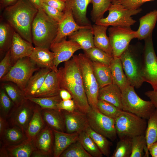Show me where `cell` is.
I'll use <instances>...</instances> for the list:
<instances>
[{
    "mask_svg": "<svg viewBox=\"0 0 157 157\" xmlns=\"http://www.w3.org/2000/svg\"><path fill=\"white\" fill-rule=\"evenodd\" d=\"M36 104L25 98L21 104L15 106L7 119L9 124L19 127L25 133L33 114Z\"/></svg>",
    "mask_w": 157,
    "mask_h": 157,
    "instance_id": "obj_13",
    "label": "cell"
},
{
    "mask_svg": "<svg viewBox=\"0 0 157 157\" xmlns=\"http://www.w3.org/2000/svg\"><path fill=\"white\" fill-rule=\"evenodd\" d=\"M50 49L54 54V67L58 69L57 67L60 63L69 60L74 53L81 48L76 42L65 39L58 42H53Z\"/></svg>",
    "mask_w": 157,
    "mask_h": 157,
    "instance_id": "obj_14",
    "label": "cell"
},
{
    "mask_svg": "<svg viewBox=\"0 0 157 157\" xmlns=\"http://www.w3.org/2000/svg\"><path fill=\"white\" fill-rule=\"evenodd\" d=\"M6 147L9 157H30L35 150L32 141L28 139L17 144Z\"/></svg>",
    "mask_w": 157,
    "mask_h": 157,
    "instance_id": "obj_33",
    "label": "cell"
},
{
    "mask_svg": "<svg viewBox=\"0 0 157 157\" xmlns=\"http://www.w3.org/2000/svg\"><path fill=\"white\" fill-rule=\"evenodd\" d=\"M92 4L91 12L92 20L95 22L103 18L104 15L108 10L112 0H91Z\"/></svg>",
    "mask_w": 157,
    "mask_h": 157,
    "instance_id": "obj_40",
    "label": "cell"
},
{
    "mask_svg": "<svg viewBox=\"0 0 157 157\" xmlns=\"http://www.w3.org/2000/svg\"><path fill=\"white\" fill-rule=\"evenodd\" d=\"M43 118L45 124L53 130L65 132V122L61 111L51 109L41 110Z\"/></svg>",
    "mask_w": 157,
    "mask_h": 157,
    "instance_id": "obj_26",
    "label": "cell"
},
{
    "mask_svg": "<svg viewBox=\"0 0 157 157\" xmlns=\"http://www.w3.org/2000/svg\"><path fill=\"white\" fill-rule=\"evenodd\" d=\"M19 0H0L1 8H6L13 5Z\"/></svg>",
    "mask_w": 157,
    "mask_h": 157,
    "instance_id": "obj_55",
    "label": "cell"
},
{
    "mask_svg": "<svg viewBox=\"0 0 157 157\" xmlns=\"http://www.w3.org/2000/svg\"><path fill=\"white\" fill-rule=\"evenodd\" d=\"M6 82L1 84V88L5 90L16 106L19 105L25 99L24 91L14 83Z\"/></svg>",
    "mask_w": 157,
    "mask_h": 157,
    "instance_id": "obj_36",
    "label": "cell"
},
{
    "mask_svg": "<svg viewBox=\"0 0 157 157\" xmlns=\"http://www.w3.org/2000/svg\"><path fill=\"white\" fill-rule=\"evenodd\" d=\"M59 94L62 100H65L72 99V97L70 93L65 89H61Z\"/></svg>",
    "mask_w": 157,
    "mask_h": 157,
    "instance_id": "obj_53",
    "label": "cell"
},
{
    "mask_svg": "<svg viewBox=\"0 0 157 157\" xmlns=\"http://www.w3.org/2000/svg\"><path fill=\"white\" fill-rule=\"evenodd\" d=\"M54 136L53 130L46 124L32 141L36 150L53 156Z\"/></svg>",
    "mask_w": 157,
    "mask_h": 157,
    "instance_id": "obj_18",
    "label": "cell"
},
{
    "mask_svg": "<svg viewBox=\"0 0 157 157\" xmlns=\"http://www.w3.org/2000/svg\"><path fill=\"white\" fill-rule=\"evenodd\" d=\"M85 150L92 157H102L103 154L91 138L85 131L79 133L78 139Z\"/></svg>",
    "mask_w": 157,
    "mask_h": 157,
    "instance_id": "obj_38",
    "label": "cell"
},
{
    "mask_svg": "<svg viewBox=\"0 0 157 157\" xmlns=\"http://www.w3.org/2000/svg\"><path fill=\"white\" fill-rule=\"evenodd\" d=\"M132 153L131 138L125 137L120 139L117 144L111 157H130Z\"/></svg>",
    "mask_w": 157,
    "mask_h": 157,
    "instance_id": "obj_45",
    "label": "cell"
},
{
    "mask_svg": "<svg viewBox=\"0 0 157 157\" xmlns=\"http://www.w3.org/2000/svg\"><path fill=\"white\" fill-rule=\"evenodd\" d=\"M8 124L7 119L0 116V137Z\"/></svg>",
    "mask_w": 157,
    "mask_h": 157,
    "instance_id": "obj_54",
    "label": "cell"
},
{
    "mask_svg": "<svg viewBox=\"0 0 157 157\" xmlns=\"http://www.w3.org/2000/svg\"><path fill=\"white\" fill-rule=\"evenodd\" d=\"M38 10L29 0H19L14 4L6 8L4 15L16 32L32 43V26Z\"/></svg>",
    "mask_w": 157,
    "mask_h": 157,
    "instance_id": "obj_2",
    "label": "cell"
},
{
    "mask_svg": "<svg viewBox=\"0 0 157 157\" xmlns=\"http://www.w3.org/2000/svg\"><path fill=\"white\" fill-rule=\"evenodd\" d=\"M58 72L51 70L48 73L42 85L33 97H47L59 94L61 88Z\"/></svg>",
    "mask_w": 157,
    "mask_h": 157,
    "instance_id": "obj_20",
    "label": "cell"
},
{
    "mask_svg": "<svg viewBox=\"0 0 157 157\" xmlns=\"http://www.w3.org/2000/svg\"><path fill=\"white\" fill-rule=\"evenodd\" d=\"M58 110L61 111L64 110L68 112H72L76 109L75 103L72 99L62 100L57 105Z\"/></svg>",
    "mask_w": 157,
    "mask_h": 157,
    "instance_id": "obj_50",
    "label": "cell"
},
{
    "mask_svg": "<svg viewBox=\"0 0 157 157\" xmlns=\"http://www.w3.org/2000/svg\"><path fill=\"white\" fill-rule=\"evenodd\" d=\"M53 131L54 136L53 156L59 157L70 145L78 140L79 133H69Z\"/></svg>",
    "mask_w": 157,
    "mask_h": 157,
    "instance_id": "obj_21",
    "label": "cell"
},
{
    "mask_svg": "<svg viewBox=\"0 0 157 157\" xmlns=\"http://www.w3.org/2000/svg\"><path fill=\"white\" fill-rule=\"evenodd\" d=\"M0 139V143L6 146L17 144L27 139L25 133L20 128L9 124Z\"/></svg>",
    "mask_w": 157,
    "mask_h": 157,
    "instance_id": "obj_27",
    "label": "cell"
},
{
    "mask_svg": "<svg viewBox=\"0 0 157 157\" xmlns=\"http://www.w3.org/2000/svg\"><path fill=\"white\" fill-rule=\"evenodd\" d=\"M148 149L152 157H157V142L151 145Z\"/></svg>",
    "mask_w": 157,
    "mask_h": 157,
    "instance_id": "obj_56",
    "label": "cell"
},
{
    "mask_svg": "<svg viewBox=\"0 0 157 157\" xmlns=\"http://www.w3.org/2000/svg\"><path fill=\"white\" fill-rule=\"evenodd\" d=\"M33 47L32 43L23 39L15 30L10 49L13 66L19 59L29 57Z\"/></svg>",
    "mask_w": 157,
    "mask_h": 157,
    "instance_id": "obj_17",
    "label": "cell"
},
{
    "mask_svg": "<svg viewBox=\"0 0 157 157\" xmlns=\"http://www.w3.org/2000/svg\"><path fill=\"white\" fill-rule=\"evenodd\" d=\"M92 26L95 46L113 56L110 39L106 33L108 27L95 24Z\"/></svg>",
    "mask_w": 157,
    "mask_h": 157,
    "instance_id": "obj_25",
    "label": "cell"
},
{
    "mask_svg": "<svg viewBox=\"0 0 157 157\" xmlns=\"http://www.w3.org/2000/svg\"><path fill=\"white\" fill-rule=\"evenodd\" d=\"M91 138L103 155L109 157L110 154V147L112 143L103 135L97 133L88 125L84 131Z\"/></svg>",
    "mask_w": 157,
    "mask_h": 157,
    "instance_id": "obj_34",
    "label": "cell"
},
{
    "mask_svg": "<svg viewBox=\"0 0 157 157\" xmlns=\"http://www.w3.org/2000/svg\"><path fill=\"white\" fill-rule=\"evenodd\" d=\"M108 10L109 14L106 18H102L95 22L98 25L108 27L123 26H131L136 22L131 16L136 15L142 11L140 8L129 9L121 6L112 3Z\"/></svg>",
    "mask_w": 157,
    "mask_h": 157,
    "instance_id": "obj_8",
    "label": "cell"
},
{
    "mask_svg": "<svg viewBox=\"0 0 157 157\" xmlns=\"http://www.w3.org/2000/svg\"><path fill=\"white\" fill-rule=\"evenodd\" d=\"M34 4L38 9L42 8V4L43 3V0H29Z\"/></svg>",
    "mask_w": 157,
    "mask_h": 157,
    "instance_id": "obj_59",
    "label": "cell"
},
{
    "mask_svg": "<svg viewBox=\"0 0 157 157\" xmlns=\"http://www.w3.org/2000/svg\"><path fill=\"white\" fill-rule=\"evenodd\" d=\"M74 56L79 66L89 104L92 109L97 110L99 88L93 72L92 61L84 53Z\"/></svg>",
    "mask_w": 157,
    "mask_h": 157,
    "instance_id": "obj_4",
    "label": "cell"
},
{
    "mask_svg": "<svg viewBox=\"0 0 157 157\" xmlns=\"http://www.w3.org/2000/svg\"><path fill=\"white\" fill-rule=\"evenodd\" d=\"M51 156L45 152L39 150H35L32 153L31 157H49Z\"/></svg>",
    "mask_w": 157,
    "mask_h": 157,
    "instance_id": "obj_57",
    "label": "cell"
},
{
    "mask_svg": "<svg viewBox=\"0 0 157 157\" xmlns=\"http://www.w3.org/2000/svg\"><path fill=\"white\" fill-rule=\"evenodd\" d=\"M145 94L149 98L155 108L157 109V90L148 91L145 93Z\"/></svg>",
    "mask_w": 157,
    "mask_h": 157,
    "instance_id": "obj_52",
    "label": "cell"
},
{
    "mask_svg": "<svg viewBox=\"0 0 157 157\" xmlns=\"http://www.w3.org/2000/svg\"><path fill=\"white\" fill-rule=\"evenodd\" d=\"M60 157H92L84 149L78 140L70 145Z\"/></svg>",
    "mask_w": 157,
    "mask_h": 157,
    "instance_id": "obj_46",
    "label": "cell"
},
{
    "mask_svg": "<svg viewBox=\"0 0 157 157\" xmlns=\"http://www.w3.org/2000/svg\"><path fill=\"white\" fill-rule=\"evenodd\" d=\"M65 10H71L75 21L79 25H91L86 16L87 9L91 3V0H65Z\"/></svg>",
    "mask_w": 157,
    "mask_h": 157,
    "instance_id": "obj_19",
    "label": "cell"
},
{
    "mask_svg": "<svg viewBox=\"0 0 157 157\" xmlns=\"http://www.w3.org/2000/svg\"><path fill=\"white\" fill-rule=\"evenodd\" d=\"M40 69L29 57H24L18 60L0 81L14 83L24 91L30 78L35 72Z\"/></svg>",
    "mask_w": 157,
    "mask_h": 157,
    "instance_id": "obj_7",
    "label": "cell"
},
{
    "mask_svg": "<svg viewBox=\"0 0 157 157\" xmlns=\"http://www.w3.org/2000/svg\"><path fill=\"white\" fill-rule=\"evenodd\" d=\"M64 0V1H65V0Z\"/></svg>",
    "mask_w": 157,
    "mask_h": 157,
    "instance_id": "obj_60",
    "label": "cell"
},
{
    "mask_svg": "<svg viewBox=\"0 0 157 157\" xmlns=\"http://www.w3.org/2000/svg\"><path fill=\"white\" fill-rule=\"evenodd\" d=\"M13 66L9 50L0 63V79L8 73Z\"/></svg>",
    "mask_w": 157,
    "mask_h": 157,
    "instance_id": "obj_49",
    "label": "cell"
},
{
    "mask_svg": "<svg viewBox=\"0 0 157 157\" xmlns=\"http://www.w3.org/2000/svg\"><path fill=\"white\" fill-rule=\"evenodd\" d=\"M124 73L131 85L139 88L144 82L140 62L129 45L120 57Z\"/></svg>",
    "mask_w": 157,
    "mask_h": 157,
    "instance_id": "obj_10",
    "label": "cell"
},
{
    "mask_svg": "<svg viewBox=\"0 0 157 157\" xmlns=\"http://www.w3.org/2000/svg\"><path fill=\"white\" fill-rule=\"evenodd\" d=\"M0 157H9L6 146L2 144L0 147Z\"/></svg>",
    "mask_w": 157,
    "mask_h": 157,
    "instance_id": "obj_58",
    "label": "cell"
},
{
    "mask_svg": "<svg viewBox=\"0 0 157 157\" xmlns=\"http://www.w3.org/2000/svg\"><path fill=\"white\" fill-rule=\"evenodd\" d=\"M29 57L39 67L58 71L54 67V53L49 49L35 46Z\"/></svg>",
    "mask_w": 157,
    "mask_h": 157,
    "instance_id": "obj_22",
    "label": "cell"
},
{
    "mask_svg": "<svg viewBox=\"0 0 157 157\" xmlns=\"http://www.w3.org/2000/svg\"><path fill=\"white\" fill-rule=\"evenodd\" d=\"M25 98L39 105L41 110L51 109L58 110L57 104L62 100L59 94L50 97Z\"/></svg>",
    "mask_w": 157,
    "mask_h": 157,
    "instance_id": "obj_41",
    "label": "cell"
},
{
    "mask_svg": "<svg viewBox=\"0 0 157 157\" xmlns=\"http://www.w3.org/2000/svg\"><path fill=\"white\" fill-rule=\"evenodd\" d=\"M98 99L109 102L122 110V91L117 85L113 83L99 88Z\"/></svg>",
    "mask_w": 157,
    "mask_h": 157,
    "instance_id": "obj_23",
    "label": "cell"
},
{
    "mask_svg": "<svg viewBox=\"0 0 157 157\" xmlns=\"http://www.w3.org/2000/svg\"><path fill=\"white\" fill-rule=\"evenodd\" d=\"M45 125L42 117L41 109L36 104L33 114L25 132L27 139L32 141Z\"/></svg>",
    "mask_w": 157,
    "mask_h": 157,
    "instance_id": "obj_31",
    "label": "cell"
},
{
    "mask_svg": "<svg viewBox=\"0 0 157 157\" xmlns=\"http://www.w3.org/2000/svg\"><path fill=\"white\" fill-rule=\"evenodd\" d=\"M145 135L148 149L153 143L157 142V109H155L147 119Z\"/></svg>",
    "mask_w": 157,
    "mask_h": 157,
    "instance_id": "obj_37",
    "label": "cell"
},
{
    "mask_svg": "<svg viewBox=\"0 0 157 157\" xmlns=\"http://www.w3.org/2000/svg\"><path fill=\"white\" fill-rule=\"evenodd\" d=\"M132 153L130 157H142L145 150L149 153L145 135L136 136L131 138Z\"/></svg>",
    "mask_w": 157,
    "mask_h": 157,
    "instance_id": "obj_43",
    "label": "cell"
},
{
    "mask_svg": "<svg viewBox=\"0 0 157 157\" xmlns=\"http://www.w3.org/2000/svg\"><path fill=\"white\" fill-rule=\"evenodd\" d=\"M97 108L103 114L108 117L115 119L120 115L123 110L113 104L105 101L98 99Z\"/></svg>",
    "mask_w": 157,
    "mask_h": 157,
    "instance_id": "obj_44",
    "label": "cell"
},
{
    "mask_svg": "<svg viewBox=\"0 0 157 157\" xmlns=\"http://www.w3.org/2000/svg\"><path fill=\"white\" fill-rule=\"evenodd\" d=\"M58 72L61 88L70 93L76 109L86 113L91 107L86 95L79 66L74 55L71 59L65 62L64 66L59 68Z\"/></svg>",
    "mask_w": 157,
    "mask_h": 157,
    "instance_id": "obj_1",
    "label": "cell"
},
{
    "mask_svg": "<svg viewBox=\"0 0 157 157\" xmlns=\"http://www.w3.org/2000/svg\"><path fill=\"white\" fill-rule=\"evenodd\" d=\"M110 67L113 83L118 86L122 91L131 85L124 72L120 57H113Z\"/></svg>",
    "mask_w": 157,
    "mask_h": 157,
    "instance_id": "obj_29",
    "label": "cell"
},
{
    "mask_svg": "<svg viewBox=\"0 0 157 157\" xmlns=\"http://www.w3.org/2000/svg\"><path fill=\"white\" fill-rule=\"evenodd\" d=\"M43 3L64 12L66 6L65 1L63 0H43Z\"/></svg>",
    "mask_w": 157,
    "mask_h": 157,
    "instance_id": "obj_51",
    "label": "cell"
},
{
    "mask_svg": "<svg viewBox=\"0 0 157 157\" xmlns=\"http://www.w3.org/2000/svg\"><path fill=\"white\" fill-rule=\"evenodd\" d=\"M157 20V10L151 11L139 19L140 25L136 31V38L144 40L152 34Z\"/></svg>",
    "mask_w": 157,
    "mask_h": 157,
    "instance_id": "obj_24",
    "label": "cell"
},
{
    "mask_svg": "<svg viewBox=\"0 0 157 157\" xmlns=\"http://www.w3.org/2000/svg\"><path fill=\"white\" fill-rule=\"evenodd\" d=\"M64 12L63 17L58 23L57 35L53 42H60L80 29L92 28V25L86 26L79 25L75 21L71 10L65 9Z\"/></svg>",
    "mask_w": 157,
    "mask_h": 157,
    "instance_id": "obj_16",
    "label": "cell"
},
{
    "mask_svg": "<svg viewBox=\"0 0 157 157\" xmlns=\"http://www.w3.org/2000/svg\"><path fill=\"white\" fill-rule=\"evenodd\" d=\"M15 30L8 23L1 22L0 24V53L7 52L10 49Z\"/></svg>",
    "mask_w": 157,
    "mask_h": 157,
    "instance_id": "obj_35",
    "label": "cell"
},
{
    "mask_svg": "<svg viewBox=\"0 0 157 157\" xmlns=\"http://www.w3.org/2000/svg\"><path fill=\"white\" fill-rule=\"evenodd\" d=\"M154 0H112V3L129 9H136L146 2Z\"/></svg>",
    "mask_w": 157,
    "mask_h": 157,
    "instance_id": "obj_47",
    "label": "cell"
},
{
    "mask_svg": "<svg viewBox=\"0 0 157 157\" xmlns=\"http://www.w3.org/2000/svg\"><path fill=\"white\" fill-rule=\"evenodd\" d=\"M142 74L144 82L150 83L153 90H157V56L154 47L152 34L144 40Z\"/></svg>",
    "mask_w": 157,
    "mask_h": 157,
    "instance_id": "obj_9",
    "label": "cell"
},
{
    "mask_svg": "<svg viewBox=\"0 0 157 157\" xmlns=\"http://www.w3.org/2000/svg\"><path fill=\"white\" fill-rule=\"evenodd\" d=\"M42 8L45 13L50 17L58 22L63 19L64 12L43 3Z\"/></svg>",
    "mask_w": 157,
    "mask_h": 157,
    "instance_id": "obj_48",
    "label": "cell"
},
{
    "mask_svg": "<svg viewBox=\"0 0 157 157\" xmlns=\"http://www.w3.org/2000/svg\"><path fill=\"white\" fill-rule=\"evenodd\" d=\"M84 53L92 62L110 65L113 57L94 46L83 51Z\"/></svg>",
    "mask_w": 157,
    "mask_h": 157,
    "instance_id": "obj_39",
    "label": "cell"
},
{
    "mask_svg": "<svg viewBox=\"0 0 157 157\" xmlns=\"http://www.w3.org/2000/svg\"><path fill=\"white\" fill-rule=\"evenodd\" d=\"M134 88L130 85L122 91L123 110L148 119L156 108L150 101L141 99L135 92Z\"/></svg>",
    "mask_w": 157,
    "mask_h": 157,
    "instance_id": "obj_6",
    "label": "cell"
},
{
    "mask_svg": "<svg viewBox=\"0 0 157 157\" xmlns=\"http://www.w3.org/2000/svg\"><path fill=\"white\" fill-rule=\"evenodd\" d=\"M58 25V22L49 16L42 8H38L31 28L35 46L50 49L56 36Z\"/></svg>",
    "mask_w": 157,
    "mask_h": 157,
    "instance_id": "obj_3",
    "label": "cell"
},
{
    "mask_svg": "<svg viewBox=\"0 0 157 157\" xmlns=\"http://www.w3.org/2000/svg\"><path fill=\"white\" fill-rule=\"evenodd\" d=\"M68 38L69 40L78 43L83 51L95 46L92 28L80 29L69 35Z\"/></svg>",
    "mask_w": 157,
    "mask_h": 157,
    "instance_id": "obj_30",
    "label": "cell"
},
{
    "mask_svg": "<svg viewBox=\"0 0 157 157\" xmlns=\"http://www.w3.org/2000/svg\"><path fill=\"white\" fill-rule=\"evenodd\" d=\"M117 134L119 139L145 135L147 126L146 119L132 113L124 111L115 119Z\"/></svg>",
    "mask_w": 157,
    "mask_h": 157,
    "instance_id": "obj_5",
    "label": "cell"
},
{
    "mask_svg": "<svg viewBox=\"0 0 157 157\" xmlns=\"http://www.w3.org/2000/svg\"><path fill=\"white\" fill-rule=\"evenodd\" d=\"M88 125L94 131L112 141L117 138L115 119L108 117L91 108L86 113Z\"/></svg>",
    "mask_w": 157,
    "mask_h": 157,
    "instance_id": "obj_11",
    "label": "cell"
},
{
    "mask_svg": "<svg viewBox=\"0 0 157 157\" xmlns=\"http://www.w3.org/2000/svg\"><path fill=\"white\" fill-rule=\"evenodd\" d=\"M15 106L5 90L1 88L0 90V116L7 120Z\"/></svg>",
    "mask_w": 157,
    "mask_h": 157,
    "instance_id": "obj_42",
    "label": "cell"
},
{
    "mask_svg": "<svg viewBox=\"0 0 157 157\" xmlns=\"http://www.w3.org/2000/svg\"><path fill=\"white\" fill-rule=\"evenodd\" d=\"M92 67L99 88L112 83L110 65L92 62Z\"/></svg>",
    "mask_w": 157,
    "mask_h": 157,
    "instance_id": "obj_32",
    "label": "cell"
},
{
    "mask_svg": "<svg viewBox=\"0 0 157 157\" xmlns=\"http://www.w3.org/2000/svg\"><path fill=\"white\" fill-rule=\"evenodd\" d=\"M108 31L114 57H120L129 47L131 40L136 38V31L130 26H112Z\"/></svg>",
    "mask_w": 157,
    "mask_h": 157,
    "instance_id": "obj_12",
    "label": "cell"
},
{
    "mask_svg": "<svg viewBox=\"0 0 157 157\" xmlns=\"http://www.w3.org/2000/svg\"><path fill=\"white\" fill-rule=\"evenodd\" d=\"M64 119L66 132L79 133L84 131L89 125L86 113L76 109L74 111L68 112L61 110Z\"/></svg>",
    "mask_w": 157,
    "mask_h": 157,
    "instance_id": "obj_15",
    "label": "cell"
},
{
    "mask_svg": "<svg viewBox=\"0 0 157 157\" xmlns=\"http://www.w3.org/2000/svg\"><path fill=\"white\" fill-rule=\"evenodd\" d=\"M51 70L42 68L33 75L28 81L24 92L25 98L33 97L42 85L48 73Z\"/></svg>",
    "mask_w": 157,
    "mask_h": 157,
    "instance_id": "obj_28",
    "label": "cell"
}]
</instances>
